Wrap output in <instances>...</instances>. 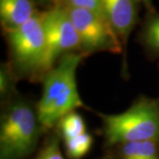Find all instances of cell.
<instances>
[{
  "mask_svg": "<svg viewBox=\"0 0 159 159\" xmlns=\"http://www.w3.org/2000/svg\"><path fill=\"white\" fill-rule=\"evenodd\" d=\"M6 32L16 66L25 72L39 73L45 54V34L41 13H35L27 22Z\"/></svg>",
  "mask_w": 159,
  "mask_h": 159,
  "instance_id": "cell-5",
  "label": "cell"
},
{
  "mask_svg": "<svg viewBox=\"0 0 159 159\" xmlns=\"http://www.w3.org/2000/svg\"><path fill=\"white\" fill-rule=\"evenodd\" d=\"M34 14L31 0H0V17L6 30L20 27Z\"/></svg>",
  "mask_w": 159,
  "mask_h": 159,
  "instance_id": "cell-8",
  "label": "cell"
},
{
  "mask_svg": "<svg viewBox=\"0 0 159 159\" xmlns=\"http://www.w3.org/2000/svg\"><path fill=\"white\" fill-rule=\"evenodd\" d=\"M36 159H65L59 148V141L57 137H52L47 142Z\"/></svg>",
  "mask_w": 159,
  "mask_h": 159,
  "instance_id": "cell-13",
  "label": "cell"
},
{
  "mask_svg": "<svg viewBox=\"0 0 159 159\" xmlns=\"http://www.w3.org/2000/svg\"><path fill=\"white\" fill-rule=\"evenodd\" d=\"M144 36L147 44L154 51L159 52V15L154 16L148 20Z\"/></svg>",
  "mask_w": 159,
  "mask_h": 159,
  "instance_id": "cell-12",
  "label": "cell"
},
{
  "mask_svg": "<svg viewBox=\"0 0 159 159\" xmlns=\"http://www.w3.org/2000/svg\"><path fill=\"white\" fill-rule=\"evenodd\" d=\"M64 141L72 139L87 133L86 125L83 118L75 111L65 115L57 122Z\"/></svg>",
  "mask_w": 159,
  "mask_h": 159,
  "instance_id": "cell-10",
  "label": "cell"
},
{
  "mask_svg": "<svg viewBox=\"0 0 159 159\" xmlns=\"http://www.w3.org/2000/svg\"><path fill=\"white\" fill-rule=\"evenodd\" d=\"M45 34V54L39 73L46 74L56 66L59 57L80 49L76 29L63 6L41 13Z\"/></svg>",
  "mask_w": 159,
  "mask_h": 159,
  "instance_id": "cell-4",
  "label": "cell"
},
{
  "mask_svg": "<svg viewBox=\"0 0 159 159\" xmlns=\"http://www.w3.org/2000/svg\"><path fill=\"white\" fill-rule=\"evenodd\" d=\"M121 159H159L157 142H138L125 143L120 148Z\"/></svg>",
  "mask_w": 159,
  "mask_h": 159,
  "instance_id": "cell-9",
  "label": "cell"
},
{
  "mask_svg": "<svg viewBox=\"0 0 159 159\" xmlns=\"http://www.w3.org/2000/svg\"><path fill=\"white\" fill-rule=\"evenodd\" d=\"M103 16L122 43H125L137 19L135 0H101Z\"/></svg>",
  "mask_w": 159,
  "mask_h": 159,
  "instance_id": "cell-7",
  "label": "cell"
},
{
  "mask_svg": "<svg viewBox=\"0 0 159 159\" xmlns=\"http://www.w3.org/2000/svg\"><path fill=\"white\" fill-rule=\"evenodd\" d=\"M84 55L80 52L67 53L45 74L36 111L41 127L51 129L65 115L85 106L76 83L77 68Z\"/></svg>",
  "mask_w": 159,
  "mask_h": 159,
  "instance_id": "cell-1",
  "label": "cell"
},
{
  "mask_svg": "<svg viewBox=\"0 0 159 159\" xmlns=\"http://www.w3.org/2000/svg\"><path fill=\"white\" fill-rule=\"evenodd\" d=\"M146 5H148V6H150V2H151V0H142Z\"/></svg>",
  "mask_w": 159,
  "mask_h": 159,
  "instance_id": "cell-15",
  "label": "cell"
},
{
  "mask_svg": "<svg viewBox=\"0 0 159 159\" xmlns=\"http://www.w3.org/2000/svg\"><path fill=\"white\" fill-rule=\"evenodd\" d=\"M102 119L109 145L159 141V104L153 99L142 98L124 112Z\"/></svg>",
  "mask_w": 159,
  "mask_h": 159,
  "instance_id": "cell-2",
  "label": "cell"
},
{
  "mask_svg": "<svg viewBox=\"0 0 159 159\" xmlns=\"http://www.w3.org/2000/svg\"><path fill=\"white\" fill-rule=\"evenodd\" d=\"M39 125L30 105L24 102L11 104L1 121V159H23L29 156L37 142Z\"/></svg>",
  "mask_w": 159,
  "mask_h": 159,
  "instance_id": "cell-3",
  "label": "cell"
},
{
  "mask_svg": "<svg viewBox=\"0 0 159 159\" xmlns=\"http://www.w3.org/2000/svg\"><path fill=\"white\" fill-rule=\"evenodd\" d=\"M64 6H70L75 8H82L95 11L100 15H103L101 0H63Z\"/></svg>",
  "mask_w": 159,
  "mask_h": 159,
  "instance_id": "cell-14",
  "label": "cell"
},
{
  "mask_svg": "<svg viewBox=\"0 0 159 159\" xmlns=\"http://www.w3.org/2000/svg\"><path fill=\"white\" fill-rule=\"evenodd\" d=\"M76 29L84 54L96 51H121L120 39L103 15L90 10L63 6Z\"/></svg>",
  "mask_w": 159,
  "mask_h": 159,
  "instance_id": "cell-6",
  "label": "cell"
},
{
  "mask_svg": "<svg viewBox=\"0 0 159 159\" xmlns=\"http://www.w3.org/2000/svg\"><path fill=\"white\" fill-rule=\"evenodd\" d=\"M64 142L66 153L69 159H81L89 152L93 144V137L87 132Z\"/></svg>",
  "mask_w": 159,
  "mask_h": 159,
  "instance_id": "cell-11",
  "label": "cell"
}]
</instances>
